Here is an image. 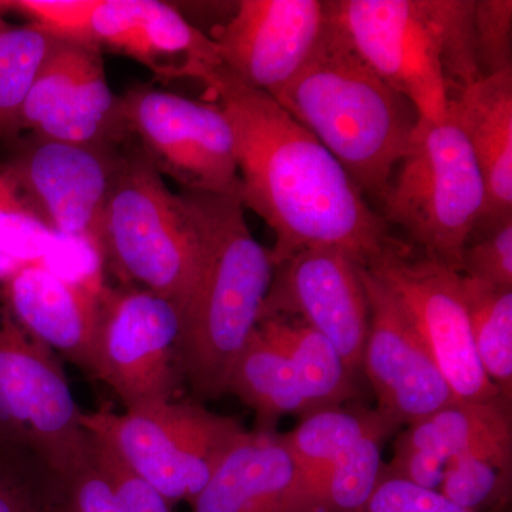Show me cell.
I'll use <instances>...</instances> for the list:
<instances>
[{
    "mask_svg": "<svg viewBox=\"0 0 512 512\" xmlns=\"http://www.w3.org/2000/svg\"><path fill=\"white\" fill-rule=\"evenodd\" d=\"M200 82L231 124L241 198L275 235V268L303 249H345L367 264L392 238L380 212L315 137L269 94L221 66Z\"/></svg>",
    "mask_w": 512,
    "mask_h": 512,
    "instance_id": "6da1fadb",
    "label": "cell"
},
{
    "mask_svg": "<svg viewBox=\"0 0 512 512\" xmlns=\"http://www.w3.org/2000/svg\"><path fill=\"white\" fill-rule=\"evenodd\" d=\"M200 239V262L181 311L177 360L197 399L221 397L258 325L274 278L271 252L245 220L239 194L181 191Z\"/></svg>",
    "mask_w": 512,
    "mask_h": 512,
    "instance_id": "7a4b0ae2",
    "label": "cell"
},
{
    "mask_svg": "<svg viewBox=\"0 0 512 512\" xmlns=\"http://www.w3.org/2000/svg\"><path fill=\"white\" fill-rule=\"evenodd\" d=\"M274 99L342 164L366 198L382 200L412 148L420 114L346 45L329 19L311 59Z\"/></svg>",
    "mask_w": 512,
    "mask_h": 512,
    "instance_id": "3957f363",
    "label": "cell"
},
{
    "mask_svg": "<svg viewBox=\"0 0 512 512\" xmlns=\"http://www.w3.org/2000/svg\"><path fill=\"white\" fill-rule=\"evenodd\" d=\"M96 254L131 286L183 311L197 275L200 239L184 198L167 187L141 148L120 154Z\"/></svg>",
    "mask_w": 512,
    "mask_h": 512,
    "instance_id": "277c9868",
    "label": "cell"
},
{
    "mask_svg": "<svg viewBox=\"0 0 512 512\" xmlns=\"http://www.w3.org/2000/svg\"><path fill=\"white\" fill-rule=\"evenodd\" d=\"M396 170L380 200L384 222L460 272L461 252L483 217L487 195L473 150L450 111L441 119H420Z\"/></svg>",
    "mask_w": 512,
    "mask_h": 512,
    "instance_id": "5b68a950",
    "label": "cell"
},
{
    "mask_svg": "<svg viewBox=\"0 0 512 512\" xmlns=\"http://www.w3.org/2000/svg\"><path fill=\"white\" fill-rule=\"evenodd\" d=\"M82 426L153 485L171 507L191 505L247 431L234 417L175 400L123 413H83Z\"/></svg>",
    "mask_w": 512,
    "mask_h": 512,
    "instance_id": "8992f818",
    "label": "cell"
},
{
    "mask_svg": "<svg viewBox=\"0 0 512 512\" xmlns=\"http://www.w3.org/2000/svg\"><path fill=\"white\" fill-rule=\"evenodd\" d=\"M55 352L0 305V446L36 460L57 483L89 461L92 436Z\"/></svg>",
    "mask_w": 512,
    "mask_h": 512,
    "instance_id": "52a82bcc",
    "label": "cell"
},
{
    "mask_svg": "<svg viewBox=\"0 0 512 512\" xmlns=\"http://www.w3.org/2000/svg\"><path fill=\"white\" fill-rule=\"evenodd\" d=\"M365 266L402 306L458 402L504 399L478 360L460 272L393 238Z\"/></svg>",
    "mask_w": 512,
    "mask_h": 512,
    "instance_id": "ba28073f",
    "label": "cell"
},
{
    "mask_svg": "<svg viewBox=\"0 0 512 512\" xmlns=\"http://www.w3.org/2000/svg\"><path fill=\"white\" fill-rule=\"evenodd\" d=\"M330 25L420 119L447 114L436 0H326Z\"/></svg>",
    "mask_w": 512,
    "mask_h": 512,
    "instance_id": "9c48e42d",
    "label": "cell"
},
{
    "mask_svg": "<svg viewBox=\"0 0 512 512\" xmlns=\"http://www.w3.org/2000/svg\"><path fill=\"white\" fill-rule=\"evenodd\" d=\"M121 99L128 134L148 160L184 191L239 194L237 150L231 124L215 101L136 87Z\"/></svg>",
    "mask_w": 512,
    "mask_h": 512,
    "instance_id": "30bf717a",
    "label": "cell"
},
{
    "mask_svg": "<svg viewBox=\"0 0 512 512\" xmlns=\"http://www.w3.org/2000/svg\"><path fill=\"white\" fill-rule=\"evenodd\" d=\"M181 313L157 293L100 289L96 372L124 410L174 400Z\"/></svg>",
    "mask_w": 512,
    "mask_h": 512,
    "instance_id": "8fae6325",
    "label": "cell"
},
{
    "mask_svg": "<svg viewBox=\"0 0 512 512\" xmlns=\"http://www.w3.org/2000/svg\"><path fill=\"white\" fill-rule=\"evenodd\" d=\"M269 318L318 330L359 376L370 320L365 264L345 249H303L275 268L258 323Z\"/></svg>",
    "mask_w": 512,
    "mask_h": 512,
    "instance_id": "7c38bea8",
    "label": "cell"
},
{
    "mask_svg": "<svg viewBox=\"0 0 512 512\" xmlns=\"http://www.w3.org/2000/svg\"><path fill=\"white\" fill-rule=\"evenodd\" d=\"M120 154L32 136L5 164L57 237L97 251L101 218Z\"/></svg>",
    "mask_w": 512,
    "mask_h": 512,
    "instance_id": "4fadbf2b",
    "label": "cell"
},
{
    "mask_svg": "<svg viewBox=\"0 0 512 512\" xmlns=\"http://www.w3.org/2000/svg\"><path fill=\"white\" fill-rule=\"evenodd\" d=\"M20 130L82 146L114 147L128 134L97 47L57 40L22 111Z\"/></svg>",
    "mask_w": 512,
    "mask_h": 512,
    "instance_id": "5bb4252c",
    "label": "cell"
},
{
    "mask_svg": "<svg viewBox=\"0 0 512 512\" xmlns=\"http://www.w3.org/2000/svg\"><path fill=\"white\" fill-rule=\"evenodd\" d=\"M326 26L320 0H242L212 40L225 72L274 97L311 59Z\"/></svg>",
    "mask_w": 512,
    "mask_h": 512,
    "instance_id": "9a60e30c",
    "label": "cell"
},
{
    "mask_svg": "<svg viewBox=\"0 0 512 512\" xmlns=\"http://www.w3.org/2000/svg\"><path fill=\"white\" fill-rule=\"evenodd\" d=\"M365 285L370 320L362 372L375 393L377 412L403 427L457 402L402 306L366 266Z\"/></svg>",
    "mask_w": 512,
    "mask_h": 512,
    "instance_id": "2e32d148",
    "label": "cell"
},
{
    "mask_svg": "<svg viewBox=\"0 0 512 512\" xmlns=\"http://www.w3.org/2000/svg\"><path fill=\"white\" fill-rule=\"evenodd\" d=\"M74 42L130 57L163 79L200 80L221 66L212 37L158 0H90Z\"/></svg>",
    "mask_w": 512,
    "mask_h": 512,
    "instance_id": "e0dca14e",
    "label": "cell"
},
{
    "mask_svg": "<svg viewBox=\"0 0 512 512\" xmlns=\"http://www.w3.org/2000/svg\"><path fill=\"white\" fill-rule=\"evenodd\" d=\"M2 284L20 326L94 377L101 288L66 278L47 259L22 262Z\"/></svg>",
    "mask_w": 512,
    "mask_h": 512,
    "instance_id": "ac0fdd59",
    "label": "cell"
},
{
    "mask_svg": "<svg viewBox=\"0 0 512 512\" xmlns=\"http://www.w3.org/2000/svg\"><path fill=\"white\" fill-rule=\"evenodd\" d=\"M485 185L481 220L512 215V72L483 77L448 100Z\"/></svg>",
    "mask_w": 512,
    "mask_h": 512,
    "instance_id": "d6986e66",
    "label": "cell"
},
{
    "mask_svg": "<svg viewBox=\"0 0 512 512\" xmlns=\"http://www.w3.org/2000/svg\"><path fill=\"white\" fill-rule=\"evenodd\" d=\"M293 476L281 434L245 431L192 501V512H284Z\"/></svg>",
    "mask_w": 512,
    "mask_h": 512,
    "instance_id": "ffe728a7",
    "label": "cell"
},
{
    "mask_svg": "<svg viewBox=\"0 0 512 512\" xmlns=\"http://www.w3.org/2000/svg\"><path fill=\"white\" fill-rule=\"evenodd\" d=\"M256 326L291 363L306 416L345 406L360 396L359 376L318 330L301 320L285 318L261 320Z\"/></svg>",
    "mask_w": 512,
    "mask_h": 512,
    "instance_id": "44dd1931",
    "label": "cell"
},
{
    "mask_svg": "<svg viewBox=\"0 0 512 512\" xmlns=\"http://www.w3.org/2000/svg\"><path fill=\"white\" fill-rule=\"evenodd\" d=\"M507 440H512L510 403L457 400L409 424L397 437L394 451L417 454L446 468L451 458Z\"/></svg>",
    "mask_w": 512,
    "mask_h": 512,
    "instance_id": "7402d4cb",
    "label": "cell"
},
{
    "mask_svg": "<svg viewBox=\"0 0 512 512\" xmlns=\"http://www.w3.org/2000/svg\"><path fill=\"white\" fill-rule=\"evenodd\" d=\"M399 429L376 407L369 409L360 404L333 407L303 417L295 430L281 434L295 467L288 497L318 480L360 440L370 436L389 439Z\"/></svg>",
    "mask_w": 512,
    "mask_h": 512,
    "instance_id": "603a6c76",
    "label": "cell"
},
{
    "mask_svg": "<svg viewBox=\"0 0 512 512\" xmlns=\"http://www.w3.org/2000/svg\"><path fill=\"white\" fill-rule=\"evenodd\" d=\"M234 394L255 414V431L276 433L286 414L306 416L305 403L291 363L256 326L241 350L225 394Z\"/></svg>",
    "mask_w": 512,
    "mask_h": 512,
    "instance_id": "cb8c5ba5",
    "label": "cell"
},
{
    "mask_svg": "<svg viewBox=\"0 0 512 512\" xmlns=\"http://www.w3.org/2000/svg\"><path fill=\"white\" fill-rule=\"evenodd\" d=\"M387 437L360 440L305 490L286 498L284 512H356L375 490L383 473Z\"/></svg>",
    "mask_w": 512,
    "mask_h": 512,
    "instance_id": "d4e9b609",
    "label": "cell"
},
{
    "mask_svg": "<svg viewBox=\"0 0 512 512\" xmlns=\"http://www.w3.org/2000/svg\"><path fill=\"white\" fill-rule=\"evenodd\" d=\"M461 275V274H460ZM471 335L485 375L512 403V289L461 275Z\"/></svg>",
    "mask_w": 512,
    "mask_h": 512,
    "instance_id": "484cf974",
    "label": "cell"
},
{
    "mask_svg": "<svg viewBox=\"0 0 512 512\" xmlns=\"http://www.w3.org/2000/svg\"><path fill=\"white\" fill-rule=\"evenodd\" d=\"M57 40L32 23L8 25L0 19V137L20 131L23 107Z\"/></svg>",
    "mask_w": 512,
    "mask_h": 512,
    "instance_id": "4316f807",
    "label": "cell"
},
{
    "mask_svg": "<svg viewBox=\"0 0 512 512\" xmlns=\"http://www.w3.org/2000/svg\"><path fill=\"white\" fill-rule=\"evenodd\" d=\"M512 440L487 444L451 458L439 491L451 503L470 512L510 497Z\"/></svg>",
    "mask_w": 512,
    "mask_h": 512,
    "instance_id": "83f0119b",
    "label": "cell"
},
{
    "mask_svg": "<svg viewBox=\"0 0 512 512\" xmlns=\"http://www.w3.org/2000/svg\"><path fill=\"white\" fill-rule=\"evenodd\" d=\"M60 239L37 214L8 167L0 165V251L19 262L47 259Z\"/></svg>",
    "mask_w": 512,
    "mask_h": 512,
    "instance_id": "f1b7e54d",
    "label": "cell"
},
{
    "mask_svg": "<svg viewBox=\"0 0 512 512\" xmlns=\"http://www.w3.org/2000/svg\"><path fill=\"white\" fill-rule=\"evenodd\" d=\"M448 100L483 79L474 40V0H436Z\"/></svg>",
    "mask_w": 512,
    "mask_h": 512,
    "instance_id": "f546056e",
    "label": "cell"
},
{
    "mask_svg": "<svg viewBox=\"0 0 512 512\" xmlns=\"http://www.w3.org/2000/svg\"><path fill=\"white\" fill-rule=\"evenodd\" d=\"M460 274L495 288L512 289V215L474 225L461 252Z\"/></svg>",
    "mask_w": 512,
    "mask_h": 512,
    "instance_id": "4dcf8cb0",
    "label": "cell"
},
{
    "mask_svg": "<svg viewBox=\"0 0 512 512\" xmlns=\"http://www.w3.org/2000/svg\"><path fill=\"white\" fill-rule=\"evenodd\" d=\"M43 468L28 454L0 446V512H60V501L46 497V478H37Z\"/></svg>",
    "mask_w": 512,
    "mask_h": 512,
    "instance_id": "1f68e13d",
    "label": "cell"
},
{
    "mask_svg": "<svg viewBox=\"0 0 512 512\" xmlns=\"http://www.w3.org/2000/svg\"><path fill=\"white\" fill-rule=\"evenodd\" d=\"M474 40L481 76L512 72L511 0H474Z\"/></svg>",
    "mask_w": 512,
    "mask_h": 512,
    "instance_id": "d6a6232c",
    "label": "cell"
},
{
    "mask_svg": "<svg viewBox=\"0 0 512 512\" xmlns=\"http://www.w3.org/2000/svg\"><path fill=\"white\" fill-rule=\"evenodd\" d=\"M92 457L109 480L119 512H171V505L109 447L93 439Z\"/></svg>",
    "mask_w": 512,
    "mask_h": 512,
    "instance_id": "836d02e7",
    "label": "cell"
},
{
    "mask_svg": "<svg viewBox=\"0 0 512 512\" xmlns=\"http://www.w3.org/2000/svg\"><path fill=\"white\" fill-rule=\"evenodd\" d=\"M356 512H470L448 501L440 491L429 490L382 473L375 490Z\"/></svg>",
    "mask_w": 512,
    "mask_h": 512,
    "instance_id": "e575fe53",
    "label": "cell"
},
{
    "mask_svg": "<svg viewBox=\"0 0 512 512\" xmlns=\"http://www.w3.org/2000/svg\"><path fill=\"white\" fill-rule=\"evenodd\" d=\"M57 485L60 512H119L109 480L94 463L92 454L84 466Z\"/></svg>",
    "mask_w": 512,
    "mask_h": 512,
    "instance_id": "d590c367",
    "label": "cell"
},
{
    "mask_svg": "<svg viewBox=\"0 0 512 512\" xmlns=\"http://www.w3.org/2000/svg\"><path fill=\"white\" fill-rule=\"evenodd\" d=\"M20 264H22V262L16 261L12 256L3 254V252L0 251V282L5 281Z\"/></svg>",
    "mask_w": 512,
    "mask_h": 512,
    "instance_id": "8d00e7d4",
    "label": "cell"
}]
</instances>
